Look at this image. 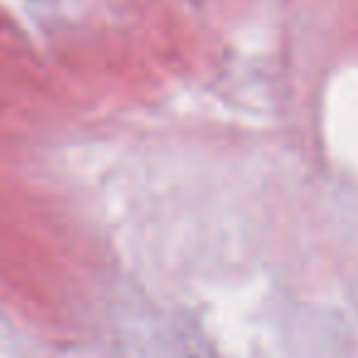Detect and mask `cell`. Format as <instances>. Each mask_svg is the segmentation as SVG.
Instances as JSON below:
<instances>
[{
    "mask_svg": "<svg viewBox=\"0 0 358 358\" xmlns=\"http://www.w3.org/2000/svg\"><path fill=\"white\" fill-rule=\"evenodd\" d=\"M327 138L334 157L358 174V99L334 106Z\"/></svg>",
    "mask_w": 358,
    "mask_h": 358,
    "instance_id": "6da1fadb",
    "label": "cell"
}]
</instances>
